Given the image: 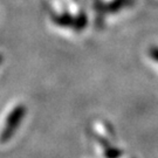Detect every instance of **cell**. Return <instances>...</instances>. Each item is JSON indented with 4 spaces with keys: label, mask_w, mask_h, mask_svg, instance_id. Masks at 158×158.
Returning a JSON list of instances; mask_svg holds the SVG:
<instances>
[{
    "label": "cell",
    "mask_w": 158,
    "mask_h": 158,
    "mask_svg": "<svg viewBox=\"0 0 158 158\" xmlns=\"http://www.w3.org/2000/svg\"><path fill=\"white\" fill-rule=\"evenodd\" d=\"M23 111H25L23 107L20 106V107L15 108L11 113L10 117L6 121V124H5V127H4V129L1 131V135H0V142H1V143H4V142H6L7 139L11 138V136L13 135L14 130L17 129V127L19 125L20 121L23 118Z\"/></svg>",
    "instance_id": "6da1fadb"
}]
</instances>
